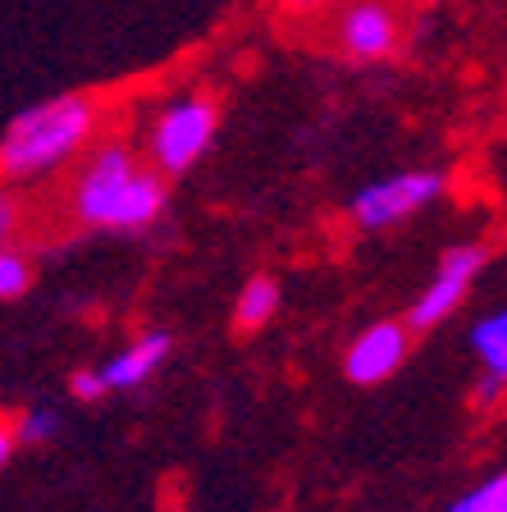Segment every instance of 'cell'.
Returning a JSON list of instances; mask_svg holds the SVG:
<instances>
[{
  "mask_svg": "<svg viewBox=\"0 0 507 512\" xmlns=\"http://www.w3.org/2000/svg\"><path fill=\"white\" fill-rule=\"evenodd\" d=\"M165 211V174L128 142H101L87 151L69 183V215L101 234H142Z\"/></svg>",
  "mask_w": 507,
  "mask_h": 512,
  "instance_id": "obj_1",
  "label": "cell"
},
{
  "mask_svg": "<svg viewBox=\"0 0 507 512\" xmlns=\"http://www.w3.org/2000/svg\"><path fill=\"white\" fill-rule=\"evenodd\" d=\"M96 128H101V106L87 92L46 96L10 119L0 138V170L10 183L46 179L92 147Z\"/></svg>",
  "mask_w": 507,
  "mask_h": 512,
  "instance_id": "obj_2",
  "label": "cell"
},
{
  "mask_svg": "<svg viewBox=\"0 0 507 512\" xmlns=\"http://www.w3.org/2000/svg\"><path fill=\"white\" fill-rule=\"evenodd\" d=\"M215 128H220V110L206 92L174 96L156 110V119L147 128V160L165 179H179L211 151Z\"/></svg>",
  "mask_w": 507,
  "mask_h": 512,
  "instance_id": "obj_3",
  "label": "cell"
},
{
  "mask_svg": "<svg viewBox=\"0 0 507 512\" xmlns=\"http://www.w3.org/2000/svg\"><path fill=\"white\" fill-rule=\"evenodd\" d=\"M444 174L439 170H398L384 174V179L366 183L348 202V220L366 234H380V229H393V224L412 220L416 211H425L430 202L444 197Z\"/></svg>",
  "mask_w": 507,
  "mask_h": 512,
  "instance_id": "obj_4",
  "label": "cell"
},
{
  "mask_svg": "<svg viewBox=\"0 0 507 512\" xmlns=\"http://www.w3.org/2000/svg\"><path fill=\"white\" fill-rule=\"evenodd\" d=\"M485 261H489V252L480 243L448 247V252L439 256V266H434L430 284L421 288V298H416L412 311H407V325H412V330H434V325H444V320L466 302V293L476 288Z\"/></svg>",
  "mask_w": 507,
  "mask_h": 512,
  "instance_id": "obj_5",
  "label": "cell"
},
{
  "mask_svg": "<svg viewBox=\"0 0 507 512\" xmlns=\"http://www.w3.org/2000/svg\"><path fill=\"white\" fill-rule=\"evenodd\" d=\"M398 42H402V23L389 0H348L343 14L334 19V46L348 60L361 64L389 60L398 51Z\"/></svg>",
  "mask_w": 507,
  "mask_h": 512,
  "instance_id": "obj_6",
  "label": "cell"
},
{
  "mask_svg": "<svg viewBox=\"0 0 507 512\" xmlns=\"http://www.w3.org/2000/svg\"><path fill=\"white\" fill-rule=\"evenodd\" d=\"M412 348V325L407 320H375L352 339L348 357H343V375L352 384H384Z\"/></svg>",
  "mask_w": 507,
  "mask_h": 512,
  "instance_id": "obj_7",
  "label": "cell"
},
{
  "mask_svg": "<svg viewBox=\"0 0 507 512\" xmlns=\"http://www.w3.org/2000/svg\"><path fill=\"white\" fill-rule=\"evenodd\" d=\"M471 352L480 362V384H476V403H498L507 394V307L489 311L471 325Z\"/></svg>",
  "mask_w": 507,
  "mask_h": 512,
  "instance_id": "obj_8",
  "label": "cell"
},
{
  "mask_svg": "<svg viewBox=\"0 0 507 512\" xmlns=\"http://www.w3.org/2000/svg\"><path fill=\"white\" fill-rule=\"evenodd\" d=\"M169 352H174V339H169L165 330L138 334V339L128 343V348H119L115 357L101 366V375H106V384H110V394H128V389H142V384H147L151 375L165 366Z\"/></svg>",
  "mask_w": 507,
  "mask_h": 512,
  "instance_id": "obj_9",
  "label": "cell"
},
{
  "mask_svg": "<svg viewBox=\"0 0 507 512\" xmlns=\"http://www.w3.org/2000/svg\"><path fill=\"white\" fill-rule=\"evenodd\" d=\"M279 311V284L270 275H256L238 288V302H233V325L238 330H261L270 325Z\"/></svg>",
  "mask_w": 507,
  "mask_h": 512,
  "instance_id": "obj_10",
  "label": "cell"
},
{
  "mask_svg": "<svg viewBox=\"0 0 507 512\" xmlns=\"http://www.w3.org/2000/svg\"><path fill=\"white\" fill-rule=\"evenodd\" d=\"M448 512H507V471H494L448 503Z\"/></svg>",
  "mask_w": 507,
  "mask_h": 512,
  "instance_id": "obj_11",
  "label": "cell"
},
{
  "mask_svg": "<svg viewBox=\"0 0 507 512\" xmlns=\"http://www.w3.org/2000/svg\"><path fill=\"white\" fill-rule=\"evenodd\" d=\"M10 430L19 444H51V439L60 435V416H55L51 407H23Z\"/></svg>",
  "mask_w": 507,
  "mask_h": 512,
  "instance_id": "obj_12",
  "label": "cell"
},
{
  "mask_svg": "<svg viewBox=\"0 0 507 512\" xmlns=\"http://www.w3.org/2000/svg\"><path fill=\"white\" fill-rule=\"evenodd\" d=\"M32 284V266H28V256L19 252L14 243H5V252H0V298L14 302L23 298Z\"/></svg>",
  "mask_w": 507,
  "mask_h": 512,
  "instance_id": "obj_13",
  "label": "cell"
},
{
  "mask_svg": "<svg viewBox=\"0 0 507 512\" xmlns=\"http://www.w3.org/2000/svg\"><path fill=\"white\" fill-rule=\"evenodd\" d=\"M69 394H74L78 403H96V398H106L110 384H106V375H101V366H83V371H74Z\"/></svg>",
  "mask_w": 507,
  "mask_h": 512,
  "instance_id": "obj_14",
  "label": "cell"
},
{
  "mask_svg": "<svg viewBox=\"0 0 507 512\" xmlns=\"http://www.w3.org/2000/svg\"><path fill=\"white\" fill-rule=\"evenodd\" d=\"M14 229H19V206H14V197L5 192V202H0V234H5V243L14 238Z\"/></svg>",
  "mask_w": 507,
  "mask_h": 512,
  "instance_id": "obj_15",
  "label": "cell"
},
{
  "mask_svg": "<svg viewBox=\"0 0 507 512\" xmlns=\"http://www.w3.org/2000/svg\"><path fill=\"white\" fill-rule=\"evenodd\" d=\"M288 14H316V10H325V5H334V0H279Z\"/></svg>",
  "mask_w": 507,
  "mask_h": 512,
  "instance_id": "obj_16",
  "label": "cell"
},
{
  "mask_svg": "<svg viewBox=\"0 0 507 512\" xmlns=\"http://www.w3.org/2000/svg\"><path fill=\"white\" fill-rule=\"evenodd\" d=\"M165 512H183V508H165Z\"/></svg>",
  "mask_w": 507,
  "mask_h": 512,
  "instance_id": "obj_17",
  "label": "cell"
}]
</instances>
